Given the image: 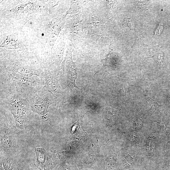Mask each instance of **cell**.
<instances>
[{"label":"cell","instance_id":"6da1fadb","mask_svg":"<svg viewBox=\"0 0 170 170\" xmlns=\"http://www.w3.org/2000/svg\"><path fill=\"white\" fill-rule=\"evenodd\" d=\"M54 7L49 12L28 22L22 29L27 51L35 55L42 65L51 55L64 28L67 15L59 14Z\"/></svg>","mask_w":170,"mask_h":170},{"label":"cell","instance_id":"7a4b0ae2","mask_svg":"<svg viewBox=\"0 0 170 170\" xmlns=\"http://www.w3.org/2000/svg\"><path fill=\"white\" fill-rule=\"evenodd\" d=\"M0 4V28L22 30L29 21L50 11L52 1H3Z\"/></svg>","mask_w":170,"mask_h":170},{"label":"cell","instance_id":"3957f363","mask_svg":"<svg viewBox=\"0 0 170 170\" xmlns=\"http://www.w3.org/2000/svg\"><path fill=\"white\" fill-rule=\"evenodd\" d=\"M0 64L11 73H19L29 78L37 76L39 82L45 84V73L40 62L27 51H19L1 48Z\"/></svg>","mask_w":170,"mask_h":170},{"label":"cell","instance_id":"277c9868","mask_svg":"<svg viewBox=\"0 0 170 170\" xmlns=\"http://www.w3.org/2000/svg\"><path fill=\"white\" fill-rule=\"evenodd\" d=\"M1 92L18 95L25 99L34 91L42 88L39 81H31L24 77L14 76L5 67L0 65Z\"/></svg>","mask_w":170,"mask_h":170},{"label":"cell","instance_id":"5b68a950","mask_svg":"<svg viewBox=\"0 0 170 170\" xmlns=\"http://www.w3.org/2000/svg\"><path fill=\"white\" fill-rule=\"evenodd\" d=\"M1 106L13 115L15 126L23 129L32 114L29 104L25 98L17 94L1 92Z\"/></svg>","mask_w":170,"mask_h":170},{"label":"cell","instance_id":"8992f818","mask_svg":"<svg viewBox=\"0 0 170 170\" xmlns=\"http://www.w3.org/2000/svg\"><path fill=\"white\" fill-rule=\"evenodd\" d=\"M64 28L66 39L70 40L74 48L80 51L84 49L88 41L83 15L79 13L70 15L66 19Z\"/></svg>","mask_w":170,"mask_h":170},{"label":"cell","instance_id":"52a82bcc","mask_svg":"<svg viewBox=\"0 0 170 170\" xmlns=\"http://www.w3.org/2000/svg\"><path fill=\"white\" fill-rule=\"evenodd\" d=\"M26 99L32 113H36L45 121H49L48 108L55 101L52 95L45 87L34 91Z\"/></svg>","mask_w":170,"mask_h":170},{"label":"cell","instance_id":"ba28073f","mask_svg":"<svg viewBox=\"0 0 170 170\" xmlns=\"http://www.w3.org/2000/svg\"><path fill=\"white\" fill-rule=\"evenodd\" d=\"M0 47L17 51H27L22 30L0 28Z\"/></svg>","mask_w":170,"mask_h":170},{"label":"cell","instance_id":"9c48e42d","mask_svg":"<svg viewBox=\"0 0 170 170\" xmlns=\"http://www.w3.org/2000/svg\"><path fill=\"white\" fill-rule=\"evenodd\" d=\"M66 39L64 31L61 32L53 48L52 53L43 66L45 70L58 74L64 53Z\"/></svg>","mask_w":170,"mask_h":170},{"label":"cell","instance_id":"30bf717a","mask_svg":"<svg viewBox=\"0 0 170 170\" xmlns=\"http://www.w3.org/2000/svg\"><path fill=\"white\" fill-rule=\"evenodd\" d=\"M88 44H96L100 37L106 35L110 30V21L91 16L86 23Z\"/></svg>","mask_w":170,"mask_h":170},{"label":"cell","instance_id":"8fae6325","mask_svg":"<svg viewBox=\"0 0 170 170\" xmlns=\"http://www.w3.org/2000/svg\"><path fill=\"white\" fill-rule=\"evenodd\" d=\"M73 50V46L70 45L67 48L64 59L61 64V68L63 71L62 77L68 86H71L72 84L76 86L77 68L76 63L73 62L72 58Z\"/></svg>","mask_w":170,"mask_h":170},{"label":"cell","instance_id":"7c38bea8","mask_svg":"<svg viewBox=\"0 0 170 170\" xmlns=\"http://www.w3.org/2000/svg\"><path fill=\"white\" fill-rule=\"evenodd\" d=\"M44 71L45 80L44 87L52 95L55 102L59 103L63 100L64 95L56 78L57 75L50 71L44 70Z\"/></svg>","mask_w":170,"mask_h":170},{"label":"cell","instance_id":"4fadbf2b","mask_svg":"<svg viewBox=\"0 0 170 170\" xmlns=\"http://www.w3.org/2000/svg\"><path fill=\"white\" fill-rule=\"evenodd\" d=\"M9 123L6 120L1 121V143L2 147L6 150L11 149L14 143L13 134Z\"/></svg>","mask_w":170,"mask_h":170},{"label":"cell","instance_id":"5bb4252c","mask_svg":"<svg viewBox=\"0 0 170 170\" xmlns=\"http://www.w3.org/2000/svg\"><path fill=\"white\" fill-rule=\"evenodd\" d=\"M37 159L34 162V165L40 170H44L45 159V151L43 148H38L35 149Z\"/></svg>","mask_w":170,"mask_h":170},{"label":"cell","instance_id":"9a60e30c","mask_svg":"<svg viewBox=\"0 0 170 170\" xmlns=\"http://www.w3.org/2000/svg\"><path fill=\"white\" fill-rule=\"evenodd\" d=\"M86 1H70V6L66 12L68 14H74L80 12L83 7L87 2Z\"/></svg>","mask_w":170,"mask_h":170},{"label":"cell","instance_id":"2e32d148","mask_svg":"<svg viewBox=\"0 0 170 170\" xmlns=\"http://www.w3.org/2000/svg\"><path fill=\"white\" fill-rule=\"evenodd\" d=\"M4 170H9L13 162L11 159L9 157L3 156L1 159Z\"/></svg>","mask_w":170,"mask_h":170},{"label":"cell","instance_id":"e0dca14e","mask_svg":"<svg viewBox=\"0 0 170 170\" xmlns=\"http://www.w3.org/2000/svg\"><path fill=\"white\" fill-rule=\"evenodd\" d=\"M147 148V152L149 156H152L154 154L155 148V145L153 142L150 141L148 142Z\"/></svg>","mask_w":170,"mask_h":170},{"label":"cell","instance_id":"ac0fdd59","mask_svg":"<svg viewBox=\"0 0 170 170\" xmlns=\"http://www.w3.org/2000/svg\"><path fill=\"white\" fill-rule=\"evenodd\" d=\"M137 133L135 130H133L130 132V136L129 146H131L135 142L137 138Z\"/></svg>","mask_w":170,"mask_h":170},{"label":"cell","instance_id":"d6986e66","mask_svg":"<svg viewBox=\"0 0 170 170\" xmlns=\"http://www.w3.org/2000/svg\"><path fill=\"white\" fill-rule=\"evenodd\" d=\"M9 170H23V169L20 164L18 162L13 161Z\"/></svg>","mask_w":170,"mask_h":170},{"label":"cell","instance_id":"ffe728a7","mask_svg":"<svg viewBox=\"0 0 170 170\" xmlns=\"http://www.w3.org/2000/svg\"><path fill=\"white\" fill-rule=\"evenodd\" d=\"M79 120L76 122L74 125L72 126L70 128V132L71 134L73 135L74 134L77 130V128L80 127Z\"/></svg>","mask_w":170,"mask_h":170},{"label":"cell","instance_id":"44dd1931","mask_svg":"<svg viewBox=\"0 0 170 170\" xmlns=\"http://www.w3.org/2000/svg\"><path fill=\"white\" fill-rule=\"evenodd\" d=\"M163 30V26L161 24H159L156 30L155 35L156 36H159L161 34Z\"/></svg>","mask_w":170,"mask_h":170},{"label":"cell","instance_id":"7402d4cb","mask_svg":"<svg viewBox=\"0 0 170 170\" xmlns=\"http://www.w3.org/2000/svg\"><path fill=\"white\" fill-rule=\"evenodd\" d=\"M0 168H1V170H4L2 164L1 162V166H0Z\"/></svg>","mask_w":170,"mask_h":170}]
</instances>
